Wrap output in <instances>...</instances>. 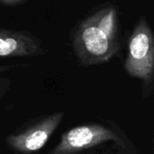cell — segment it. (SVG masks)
<instances>
[{
    "instance_id": "obj_1",
    "label": "cell",
    "mask_w": 154,
    "mask_h": 154,
    "mask_svg": "<svg viewBox=\"0 0 154 154\" xmlns=\"http://www.w3.org/2000/svg\"><path fill=\"white\" fill-rule=\"evenodd\" d=\"M73 52L83 67L109 62L120 49V17L116 5L107 3L82 19L71 35Z\"/></svg>"
},
{
    "instance_id": "obj_2",
    "label": "cell",
    "mask_w": 154,
    "mask_h": 154,
    "mask_svg": "<svg viewBox=\"0 0 154 154\" xmlns=\"http://www.w3.org/2000/svg\"><path fill=\"white\" fill-rule=\"evenodd\" d=\"M125 69L133 78L143 81L147 89L152 86L154 75V37L150 23L141 16L129 37Z\"/></svg>"
},
{
    "instance_id": "obj_3",
    "label": "cell",
    "mask_w": 154,
    "mask_h": 154,
    "mask_svg": "<svg viewBox=\"0 0 154 154\" xmlns=\"http://www.w3.org/2000/svg\"><path fill=\"white\" fill-rule=\"evenodd\" d=\"M106 143H115L122 148L127 146L125 137L118 128L100 123L79 125L66 131L47 154H78Z\"/></svg>"
},
{
    "instance_id": "obj_4",
    "label": "cell",
    "mask_w": 154,
    "mask_h": 154,
    "mask_svg": "<svg viewBox=\"0 0 154 154\" xmlns=\"http://www.w3.org/2000/svg\"><path fill=\"white\" fill-rule=\"evenodd\" d=\"M65 116L63 111H57L39 116L7 134V147L17 154H36L49 142Z\"/></svg>"
},
{
    "instance_id": "obj_5",
    "label": "cell",
    "mask_w": 154,
    "mask_h": 154,
    "mask_svg": "<svg viewBox=\"0 0 154 154\" xmlns=\"http://www.w3.org/2000/svg\"><path fill=\"white\" fill-rule=\"evenodd\" d=\"M45 53L41 40L30 32L0 28V58L40 57Z\"/></svg>"
},
{
    "instance_id": "obj_6",
    "label": "cell",
    "mask_w": 154,
    "mask_h": 154,
    "mask_svg": "<svg viewBox=\"0 0 154 154\" xmlns=\"http://www.w3.org/2000/svg\"><path fill=\"white\" fill-rule=\"evenodd\" d=\"M13 85V81L8 77L0 76V103L11 90Z\"/></svg>"
},
{
    "instance_id": "obj_7",
    "label": "cell",
    "mask_w": 154,
    "mask_h": 154,
    "mask_svg": "<svg viewBox=\"0 0 154 154\" xmlns=\"http://www.w3.org/2000/svg\"><path fill=\"white\" fill-rule=\"evenodd\" d=\"M25 0H0V3L4 5H14L21 4Z\"/></svg>"
},
{
    "instance_id": "obj_8",
    "label": "cell",
    "mask_w": 154,
    "mask_h": 154,
    "mask_svg": "<svg viewBox=\"0 0 154 154\" xmlns=\"http://www.w3.org/2000/svg\"><path fill=\"white\" fill-rule=\"evenodd\" d=\"M16 67H17V65H0V74L5 73Z\"/></svg>"
}]
</instances>
